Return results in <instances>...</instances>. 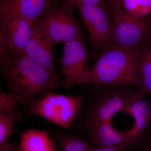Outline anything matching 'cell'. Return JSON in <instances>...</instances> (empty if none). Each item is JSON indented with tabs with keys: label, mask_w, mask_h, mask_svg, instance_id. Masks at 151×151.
<instances>
[{
	"label": "cell",
	"mask_w": 151,
	"mask_h": 151,
	"mask_svg": "<svg viewBox=\"0 0 151 151\" xmlns=\"http://www.w3.org/2000/svg\"><path fill=\"white\" fill-rule=\"evenodd\" d=\"M134 92L119 91L114 92L105 98L94 111L93 124L111 122L113 116L116 113L123 111L129 104Z\"/></svg>",
	"instance_id": "7c38bea8"
},
{
	"label": "cell",
	"mask_w": 151,
	"mask_h": 151,
	"mask_svg": "<svg viewBox=\"0 0 151 151\" xmlns=\"http://www.w3.org/2000/svg\"><path fill=\"white\" fill-rule=\"evenodd\" d=\"M82 0H62V5L68 10L73 12L76 7H77Z\"/></svg>",
	"instance_id": "ffe728a7"
},
{
	"label": "cell",
	"mask_w": 151,
	"mask_h": 151,
	"mask_svg": "<svg viewBox=\"0 0 151 151\" xmlns=\"http://www.w3.org/2000/svg\"><path fill=\"white\" fill-rule=\"evenodd\" d=\"M91 138L97 147H114L124 149L127 147L124 133H120L112 127L111 122L93 124Z\"/></svg>",
	"instance_id": "5bb4252c"
},
{
	"label": "cell",
	"mask_w": 151,
	"mask_h": 151,
	"mask_svg": "<svg viewBox=\"0 0 151 151\" xmlns=\"http://www.w3.org/2000/svg\"><path fill=\"white\" fill-rule=\"evenodd\" d=\"M63 44V54L60 62L62 68L61 74L64 78L57 84V87L89 83L90 69L84 40H75Z\"/></svg>",
	"instance_id": "52a82bcc"
},
{
	"label": "cell",
	"mask_w": 151,
	"mask_h": 151,
	"mask_svg": "<svg viewBox=\"0 0 151 151\" xmlns=\"http://www.w3.org/2000/svg\"><path fill=\"white\" fill-rule=\"evenodd\" d=\"M49 132L56 142H59L60 148L63 151H87L90 146L77 136H69L62 132L50 129Z\"/></svg>",
	"instance_id": "2e32d148"
},
{
	"label": "cell",
	"mask_w": 151,
	"mask_h": 151,
	"mask_svg": "<svg viewBox=\"0 0 151 151\" xmlns=\"http://www.w3.org/2000/svg\"><path fill=\"white\" fill-rule=\"evenodd\" d=\"M77 8L93 46L102 50L107 48L114 22V12L109 3L98 6L79 5Z\"/></svg>",
	"instance_id": "ba28073f"
},
{
	"label": "cell",
	"mask_w": 151,
	"mask_h": 151,
	"mask_svg": "<svg viewBox=\"0 0 151 151\" xmlns=\"http://www.w3.org/2000/svg\"><path fill=\"white\" fill-rule=\"evenodd\" d=\"M122 9L132 18H147L151 16V0H123Z\"/></svg>",
	"instance_id": "e0dca14e"
},
{
	"label": "cell",
	"mask_w": 151,
	"mask_h": 151,
	"mask_svg": "<svg viewBox=\"0 0 151 151\" xmlns=\"http://www.w3.org/2000/svg\"><path fill=\"white\" fill-rule=\"evenodd\" d=\"M146 94L138 88L134 92L132 100L124 108L134 118V124L129 131L124 132L127 146L138 139L148 126L151 119V108L148 102L144 99Z\"/></svg>",
	"instance_id": "30bf717a"
},
{
	"label": "cell",
	"mask_w": 151,
	"mask_h": 151,
	"mask_svg": "<svg viewBox=\"0 0 151 151\" xmlns=\"http://www.w3.org/2000/svg\"><path fill=\"white\" fill-rule=\"evenodd\" d=\"M23 119L22 114L20 112L5 115L0 113V146L7 142L9 138L15 129L14 125L15 122H20Z\"/></svg>",
	"instance_id": "ac0fdd59"
},
{
	"label": "cell",
	"mask_w": 151,
	"mask_h": 151,
	"mask_svg": "<svg viewBox=\"0 0 151 151\" xmlns=\"http://www.w3.org/2000/svg\"><path fill=\"white\" fill-rule=\"evenodd\" d=\"M143 151H151V147H148Z\"/></svg>",
	"instance_id": "484cf974"
},
{
	"label": "cell",
	"mask_w": 151,
	"mask_h": 151,
	"mask_svg": "<svg viewBox=\"0 0 151 151\" xmlns=\"http://www.w3.org/2000/svg\"><path fill=\"white\" fill-rule=\"evenodd\" d=\"M150 39L151 41V16L150 17Z\"/></svg>",
	"instance_id": "d4e9b609"
},
{
	"label": "cell",
	"mask_w": 151,
	"mask_h": 151,
	"mask_svg": "<svg viewBox=\"0 0 151 151\" xmlns=\"http://www.w3.org/2000/svg\"><path fill=\"white\" fill-rule=\"evenodd\" d=\"M113 12L122 9L123 0H108Z\"/></svg>",
	"instance_id": "603a6c76"
},
{
	"label": "cell",
	"mask_w": 151,
	"mask_h": 151,
	"mask_svg": "<svg viewBox=\"0 0 151 151\" xmlns=\"http://www.w3.org/2000/svg\"><path fill=\"white\" fill-rule=\"evenodd\" d=\"M84 100L81 94L69 96L48 92L32 103L27 109L30 114L67 129L80 112Z\"/></svg>",
	"instance_id": "3957f363"
},
{
	"label": "cell",
	"mask_w": 151,
	"mask_h": 151,
	"mask_svg": "<svg viewBox=\"0 0 151 151\" xmlns=\"http://www.w3.org/2000/svg\"><path fill=\"white\" fill-rule=\"evenodd\" d=\"M0 151H19L18 147L13 143L7 142L1 146Z\"/></svg>",
	"instance_id": "cb8c5ba5"
},
{
	"label": "cell",
	"mask_w": 151,
	"mask_h": 151,
	"mask_svg": "<svg viewBox=\"0 0 151 151\" xmlns=\"http://www.w3.org/2000/svg\"><path fill=\"white\" fill-rule=\"evenodd\" d=\"M0 67L9 92L18 97L26 108L57 88V83L48 71L24 53L0 63Z\"/></svg>",
	"instance_id": "6da1fadb"
},
{
	"label": "cell",
	"mask_w": 151,
	"mask_h": 151,
	"mask_svg": "<svg viewBox=\"0 0 151 151\" xmlns=\"http://www.w3.org/2000/svg\"><path fill=\"white\" fill-rule=\"evenodd\" d=\"M150 17L136 19L123 9L114 12V22L108 47L137 48L150 39Z\"/></svg>",
	"instance_id": "8992f818"
},
{
	"label": "cell",
	"mask_w": 151,
	"mask_h": 151,
	"mask_svg": "<svg viewBox=\"0 0 151 151\" xmlns=\"http://www.w3.org/2000/svg\"><path fill=\"white\" fill-rule=\"evenodd\" d=\"M33 23L20 17H0V63L23 53Z\"/></svg>",
	"instance_id": "5b68a950"
},
{
	"label": "cell",
	"mask_w": 151,
	"mask_h": 151,
	"mask_svg": "<svg viewBox=\"0 0 151 151\" xmlns=\"http://www.w3.org/2000/svg\"><path fill=\"white\" fill-rule=\"evenodd\" d=\"M19 151H59L56 141L46 130L32 129L20 132Z\"/></svg>",
	"instance_id": "4fadbf2b"
},
{
	"label": "cell",
	"mask_w": 151,
	"mask_h": 151,
	"mask_svg": "<svg viewBox=\"0 0 151 151\" xmlns=\"http://www.w3.org/2000/svg\"><path fill=\"white\" fill-rule=\"evenodd\" d=\"M21 104L19 98L10 92L0 91V112L4 115H9L18 113V105Z\"/></svg>",
	"instance_id": "d6986e66"
},
{
	"label": "cell",
	"mask_w": 151,
	"mask_h": 151,
	"mask_svg": "<svg viewBox=\"0 0 151 151\" xmlns=\"http://www.w3.org/2000/svg\"><path fill=\"white\" fill-rule=\"evenodd\" d=\"M138 48L111 47L102 50L89 70V83L94 86H140Z\"/></svg>",
	"instance_id": "7a4b0ae2"
},
{
	"label": "cell",
	"mask_w": 151,
	"mask_h": 151,
	"mask_svg": "<svg viewBox=\"0 0 151 151\" xmlns=\"http://www.w3.org/2000/svg\"><path fill=\"white\" fill-rule=\"evenodd\" d=\"M52 0H0V17H20L33 23L43 16Z\"/></svg>",
	"instance_id": "8fae6325"
},
{
	"label": "cell",
	"mask_w": 151,
	"mask_h": 151,
	"mask_svg": "<svg viewBox=\"0 0 151 151\" xmlns=\"http://www.w3.org/2000/svg\"><path fill=\"white\" fill-rule=\"evenodd\" d=\"M106 0H82L78 6H98L106 2Z\"/></svg>",
	"instance_id": "44dd1931"
},
{
	"label": "cell",
	"mask_w": 151,
	"mask_h": 151,
	"mask_svg": "<svg viewBox=\"0 0 151 151\" xmlns=\"http://www.w3.org/2000/svg\"><path fill=\"white\" fill-rule=\"evenodd\" d=\"M87 151H130L114 147H91Z\"/></svg>",
	"instance_id": "7402d4cb"
},
{
	"label": "cell",
	"mask_w": 151,
	"mask_h": 151,
	"mask_svg": "<svg viewBox=\"0 0 151 151\" xmlns=\"http://www.w3.org/2000/svg\"><path fill=\"white\" fill-rule=\"evenodd\" d=\"M62 5L51 6L42 17L33 23L52 46L77 39L84 40L78 22Z\"/></svg>",
	"instance_id": "277c9868"
},
{
	"label": "cell",
	"mask_w": 151,
	"mask_h": 151,
	"mask_svg": "<svg viewBox=\"0 0 151 151\" xmlns=\"http://www.w3.org/2000/svg\"><path fill=\"white\" fill-rule=\"evenodd\" d=\"M53 48L33 23L32 33L23 53L45 68L58 83L60 76L56 72Z\"/></svg>",
	"instance_id": "9c48e42d"
},
{
	"label": "cell",
	"mask_w": 151,
	"mask_h": 151,
	"mask_svg": "<svg viewBox=\"0 0 151 151\" xmlns=\"http://www.w3.org/2000/svg\"><path fill=\"white\" fill-rule=\"evenodd\" d=\"M137 70L140 82L138 87L145 94H151V41L141 43L138 48Z\"/></svg>",
	"instance_id": "9a60e30c"
}]
</instances>
